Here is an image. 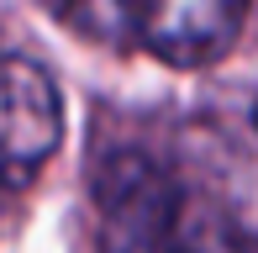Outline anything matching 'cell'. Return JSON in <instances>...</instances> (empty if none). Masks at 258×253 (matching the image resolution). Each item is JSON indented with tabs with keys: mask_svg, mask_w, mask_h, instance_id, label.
<instances>
[{
	"mask_svg": "<svg viewBox=\"0 0 258 253\" xmlns=\"http://www.w3.org/2000/svg\"><path fill=\"white\" fill-rule=\"evenodd\" d=\"M100 253H190L179 237V190L153 158L111 153L95 169Z\"/></svg>",
	"mask_w": 258,
	"mask_h": 253,
	"instance_id": "1",
	"label": "cell"
},
{
	"mask_svg": "<svg viewBox=\"0 0 258 253\" xmlns=\"http://www.w3.org/2000/svg\"><path fill=\"white\" fill-rule=\"evenodd\" d=\"M63 143V95L37 58L0 53V201L42 174Z\"/></svg>",
	"mask_w": 258,
	"mask_h": 253,
	"instance_id": "2",
	"label": "cell"
},
{
	"mask_svg": "<svg viewBox=\"0 0 258 253\" xmlns=\"http://www.w3.org/2000/svg\"><path fill=\"white\" fill-rule=\"evenodd\" d=\"M253 0H143L137 42L174 69H201L237 42Z\"/></svg>",
	"mask_w": 258,
	"mask_h": 253,
	"instance_id": "3",
	"label": "cell"
},
{
	"mask_svg": "<svg viewBox=\"0 0 258 253\" xmlns=\"http://www.w3.org/2000/svg\"><path fill=\"white\" fill-rule=\"evenodd\" d=\"M53 11L90 42L121 48L137 42V21H143V0H53Z\"/></svg>",
	"mask_w": 258,
	"mask_h": 253,
	"instance_id": "4",
	"label": "cell"
},
{
	"mask_svg": "<svg viewBox=\"0 0 258 253\" xmlns=\"http://www.w3.org/2000/svg\"><path fill=\"white\" fill-rule=\"evenodd\" d=\"M211 253H258V243H253V237H237V232H232V237H221Z\"/></svg>",
	"mask_w": 258,
	"mask_h": 253,
	"instance_id": "5",
	"label": "cell"
},
{
	"mask_svg": "<svg viewBox=\"0 0 258 253\" xmlns=\"http://www.w3.org/2000/svg\"><path fill=\"white\" fill-rule=\"evenodd\" d=\"M253 121H258V111H253Z\"/></svg>",
	"mask_w": 258,
	"mask_h": 253,
	"instance_id": "6",
	"label": "cell"
},
{
	"mask_svg": "<svg viewBox=\"0 0 258 253\" xmlns=\"http://www.w3.org/2000/svg\"><path fill=\"white\" fill-rule=\"evenodd\" d=\"M253 6H258V0H253Z\"/></svg>",
	"mask_w": 258,
	"mask_h": 253,
	"instance_id": "7",
	"label": "cell"
}]
</instances>
